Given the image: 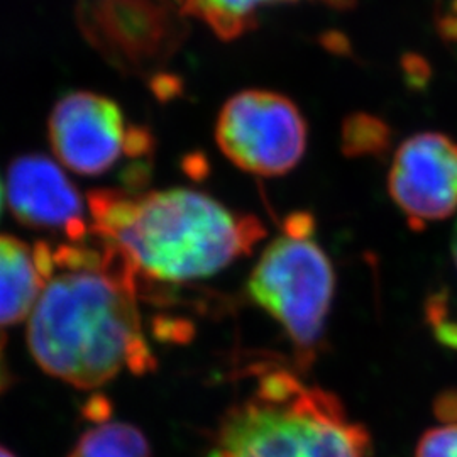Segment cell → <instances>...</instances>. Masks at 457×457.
I'll list each match as a JSON object with an SVG mask.
<instances>
[{
	"label": "cell",
	"mask_w": 457,
	"mask_h": 457,
	"mask_svg": "<svg viewBox=\"0 0 457 457\" xmlns=\"http://www.w3.org/2000/svg\"><path fill=\"white\" fill-rule=\"evenodd\" d=\"M54 268L29 315L36 362L77 388H98L122 371L154 368L136 302L137 273L94 234L53 247Z\"/></svg>",
	"instance_id": "cell-1"
},
{
	"label": "cell",
	"mask_w": 457,
	"mask_h": 457,
	"mask_svg": "<svg viewBox=\"0 0 457 457\" xmlns=\"http://www.w3.org/2000/svg\"><path fill=\"white\" fill-rule=\"evenodd\" d=\"M88 212L96 237L120 251L136 273L164 283L213 277L266 236L254 215L187 188L143 195L92 190Z\"/></svg>",
	"instance_id": "cell-2"
},
{
	"label": "cell",
	"mask_w": 457,
	"mask_h": 457,
	"mask_svg": "<svg viewBox=\"0 0 457 457\" xmlns=\"http://www.w3.org/2000/svg\"><path fill=\"white\" fill-rule=\"evenodd\" d=\"M212 457H373V449L336 395L273 368L226 411Z\"/></svg>",
	"instance_id": "cell-3"
},
{
	"label": "cell",
	"mask_w": 457,
	"mask_h": 457,
	"mask_svg": "<svg viewBox=\"0 0 457 457\" xmlns=\"http://www.w3.org/2000/svg\"><path fill=\"white\" fill-rule=\"evenodd\" d=\"M312 232L309 213L290 215L247 283L251 298L285 328L302 364L313 360L324 337L336 287L332 264Z\"/></svg>",
	"instance_id": "cell-4"
},
{
	"label": "cell",
	"mask_w": 457,
	"mask_h": 457,
	"mask_svg": "<svg viewBox=\"0 0 457 457\" xmlns=\"http://www.w3.org/2000/svg\"><path fill=\"white\" fill-rule=\"evenodd\" d=\"M170 0H79L87 41L117 70L143 75L163 66L183 45L187 24Z\"/></svg>",
	"instance_id": "cell-5"
},
{
	"label": "cell",
	"mask_w": 457,
	"mask_h": 457,
	"mask_svg": "<svg viewBox=\"0 0 457 457\" xmlns=\"http://www.w3.org/2000/svg\"><path fill=\"white\" fill-rule=\"evenodd\" d=\"M215 139L237 168L260 177H281L305 153L307 124L290 98L268 90H245L222 107Z\"/></svg>",
	"instance_id": "cell-6"
},
{
	"label": "cell",
	"mask_w": 457,
	"mask_h": 457,
	"mask_svg": "<svg viewBox=\"0 0 457 457\" xmlns=\"http://www.w3.org/2000/svg\"><path fill=\"white\" fill-rule=\"evenodd\" d=\"M51 147L77 175L100 177L122 156L141 160L154 146L143 128L128 126L114 100L94 92H70L56 102L48 120Z\"/></svg>",
	"instance_id": "cell-7"
},
{
	"label": "cell",
	"mask_w": 457,
	"mask_h": 457,
	"mask_svg": "<svg viewBox=\"0 0 457 457\" xmlns=\"http://www.w3.org/2000/svg\"><path fill=\"white\" fill-rule=\"evenodd\" d=\"M388 192L411 228L457 211V143L439 132L409 137L395 153Z\"/></svg>",
	"instance_id": "cell-8"
},
{
	"label": "cell",
	"mask_w": 457,
	"mask_h": 457,
	"mask_svg": "<svg viewBox=\"0 0 457 457\" xmlns=\"http://www.w3.org/2000/svg\"><path fill=\"white\" fill-rule=\"evenodd\" d=\"M7 202L24 228L83 243L92 236L77 187L51 158L34 153L16 158L7 171Z\"/></svg>",
	"instance_id": "cell-9"
},
{
	"label": "cell",
	"mask_w": 457,
	"mask_h": 457,
	"mask_svg": "<svg viewBox=\"0 0 457 457\" xmlns=\"http://www.w3.org/2000/svg\"><path fill=\"white\" fill-rule=\"evenodd\" d=\"M53 268V245L0 234V327L16 326L33 312Z\"/></svg>",
	"instance_id": "cell-10"
},
{
	"label": "cell",
	"mask_w": 457,
	"mask_h": 457,
	"mask_svg": "<svg viewBox=\"0 0 457 457\" xmlns=\"http://www.w3.org/2000/svg\"><path fill=\"white\" fill-rule=\"evenodd\" d=\"M300 0H173L183 16L195 17L222 39L241 37L256 26V14L264 5ZM336 9H347L354 0H317Z\"/></svg>",
	"instance_id": "cell-11"
},
{
	"label": "cell",
	"mask_w": 457,
	"mask_h": 457,
	"mask_svg": "<svg viewBox=\"0 0 457 457\" xmlns=\"http://www.w3.org/2000/svg\"><path fill=\"white\" fill-rule=\"evenodd\" d=\"M68 457H151V449L137 427L100 422L83 434Z\"/></svg>",
	"instance_id": "cell-12"
},
{
	"label": "cell",
	"mask_w": 457,
	"mask_h": 457,
	"mask_svg": "<svg viewBox=\"0 0 457 457\" xmlns=\"http://www.w3.org/2000/svg\"><path fill=\"white\" fill-rule=\"evenodd\" d=\"M390 129L370 115H354L344 122L343 146L349 156L379 154L390 146Z\"/></svg>",
	"instance_id": "cell-13"
},
{
	"label": "cell",
	"mask_w": 457,
	"mask_h": 457,
	"mask_svg": "<svg viewBox=\"0 0 457 457\" xmlns=\"http://www.w3.org/2000/svg\"><path fill=\"white\" fill-rule=\"evenodd\" d=\"M415 457H457V424H447L425 432Z\"/></svg>",
	"instance_id": "cell-14"
},
{
	"label": "cell",
	"mask_w": 457,
	"mask_h": 457,
	"mask_svg": "<svg viewBox=\"0 0 457 457\" xmlns=\"http://www.w3.org/2000/svg\"><path fill=\"white\" fill-rule=\"evenodd\" d=\"M427 317L436 327L439 341L449 347L457 349V322L447 319L445 295H436L427 303Z\"/></svg>",
	"instance_id": "cell-15"
},
{
	"label": "cell",
	"mask_w": 457,
	"mask_h": 457,
	"mask_svg": "<svg viewBox=\"0 0 457 457\" xmlns=\"http://www.w3.org/2000/svg\"><path fill=\"white\" fill-rule=\"evenodd\" d=\"M436 413L445 424H457V390L442 393L436 403Z\"/></svg>",
	"instance_id": "cell-16"
},
{
	"label": "cell",
	"mask_w": 457,
	"mask_h": 457,
	"mask_svg": "<svg viewBox=\"0 0 457 457\" xmlns=\"http://www.w3.org/2000/svg\"><path fill=\"white\" fill-rule=\"evenodd\" d=\"M405 68L409 70V77L413 85H425L428 80V65L419 56H409L405 62Z\"/></svg>",
	"instance_id": "cell-17"
},
{
	"label": "cell",
	"mask_w": 457,
	"mask_h": 457,
	"mask_svg": "<svg viewBox=\"0 0 457 457\" xmlns=\"http://www.w3.org/2000/svg\"><path fill=\"white\" fill-rule=\"evenodd\" d=\"M437 29L442 39L457 45V14H447L437 21Z\"/></svg>",
	"instance_id": "cell-18"
},
{
	"label": "cell",
	"mask_w": 457,
	"mask_h": 457,
	"mask_svg": "<svg viewBox=\"0 0 457 457\" xmlns=\"http://www.w3.org/2000/svg\"><path fill=\"white\" fill-rule=\"evenodd\" d=\"M4 345H5V339H4V336L0 334V393H4L7 390V386L11 385V379H12V376L9 373V366H7V361H5V354H4Z\"/></svg>",
	"instance_id": "cell-19"
},
{
	"label": "cell",
	"mask_w": 457,
	"mask_h": 457,
	"mask_svg": "<svg viewBox=\"0 0 457 457\" xmlns=\"http://www.w3.org/2000/svg\"><path fill=\"white\" fill-rule=\"evenodd\" d=\"M453 258H454V264L457 268V226L454 228V236H453Z\"/></svg>",
	"instance_id": "cell-20"
},
{
	"label": "cell",
	"mask_w": 457,
	"mask_h": 457,
	"mask_svg": "<svg viewBox=\"0 0 457 457\" xmlns=\"http://www.w3.org/2000/svg\"><path fill=\"white\" fill-rule=\"evenodd\" d=\"M0 457H16V456H14V454H12V453H11V451H7V449H5V447H2V445H0Z\"/></svg>",
	"instance_id": "cell-21"
},
{
	"label": "cell",
	"mask_w": 457,
	"mask_h": 457,
	"mask_svg": "<svg viewBox=\"0 0 457 457\" xmlns=\"http://www.w3.org/2000/svg\"><path fill=\"white\" fill-rule=\"evenodd\" d=\"M0 212H2V183H0Z\"/></svg>",
	"instance_id": "cell-22"
}]
</instances>
